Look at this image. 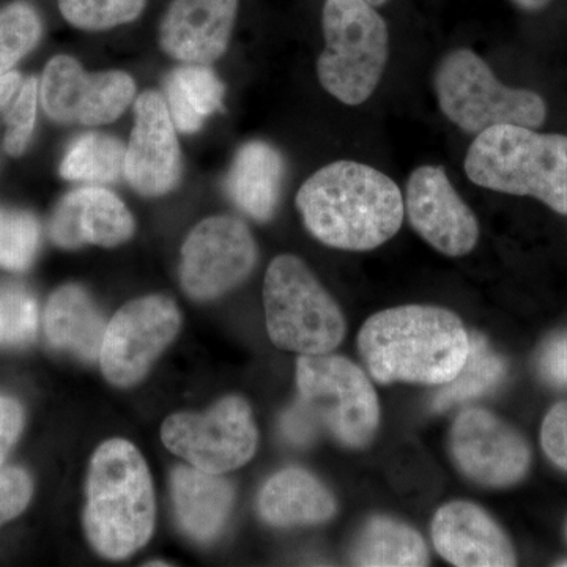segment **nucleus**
Listing matches in <instances>:
<instances>
[{"label":"nucleus","instance_id":"f03ea898","mask_svg":"<svg viewBox=\"0 0 567 567\" xmlns=\"http://www.w3.org/2000/svg\"><path fill=\"white\" fill-rule=\"evenodd\" d=\"M358 349L371 375L383 385H445L465 364L470 334L447 309L399 306L365 320Z\"/></svg>","mask_w":567,"mask_h":567},{"label":"nucleus","instance_id":"39448f33","mask_svg":"<svg viewBox=\"0 0 567 567\" xmlns=\"http://www.w3.org/2000/svg\"><path fill=\"white\" fill-rule=\"evenodd\" d=\"M470 181L492 192L532 196L567 215V136L518 125L480 133L465 156Z\"/></svg>","mask_w":567,"mask_h":567},{"label":"nucleus","instance_id":"f3484780","mask_svg":"<svg viewBox=\"0 0 567 567\" xmlns=\"http://www.w3.org/2000/svg\"><path fill=\"white\" fill-rule=\"evenodd\" d=\"M238 0H174L159 29L171 58L205 65L221 58L233 35Z\"/></svg>","mask_w":567,"mask_h":567},{"label":"nucleus","instance_id":"4c0bfd02","mask_svg":"<svg viewBox=\"0 0 567 567\" xmlns=\"http://www.w3.org/2000/svg\"><path fill=\"white\" fill-rule=\"evenodd\" d=\"M364 2L371 3L372 7H380L386 3L388 0H364Z\"/></svg>","mask_w":567,"mask_h":567},{"label":"nucleus","instance_id":"e433bc0d","mask_svg":"<svg viewBox=\"0 0 567 567\" xmlns=\"http://www.w3.org/2000/svg\"><path fill=\"white\" fill-rule=\"evenodd\" d=\"M518 9L527 11H539L546 9L550 0H513Z\"/></svg>","mask_w":567,"mask_h":567},{"label":"nucleus","instance_id":"f704fd0d","mask_svg":"<svg viewBox=\"0 0 567 567\" xmlns=\"http://www.w3.org/2000/svg\"><path fill=\"white\" fill-rule=\"evenodd\" d=\"M22 429V409L17 401L0 398V464L14 445Z\"/></svg>","mask_w":567,"mask_h":567},{"label":"nucleus","instance_id":"4be33fe9","mask_svg":"<svg viewBox=\"0 0 567 567\" xmlns=\"http://www.w3.org/2000/svg\"><path fill=\"white\" fill-rule=\"evenodd\" d=\"M106 327L91 295L81 286L69 284L52 293L44 328L55 349L76 354L84 361H95L102 352Z\"/></svg>","mask_w":567,"mask_h":567},{"label":"nucleus","instance_id":"a211bd4d","mask_svg":"<svg viewBox=\"0 0 567 567\" xmlns=\"http://www.w3.org/2000/svg\"><path fill=\"white\" fill-rule=\"evenodd\" d=\"M50 234L62 248L117 246L132 238L134 219L126 205L104 188L89 186L66 194L52 213Z\"/></svg>","mask_w":567,"mask_h":567},{"label":"nucleus","instance_id":"2eb2a0df","mask_svg":"<svg viewBox=\"0 0 567 567\" xmlns=\"http://www.w3.org/2000/svg\"><path fill=\"white\" fill-rule=\"evenodd\" d=\"M134 115L123 174L137 193L163 196L181 178V148L169 107L159 93L144 92Z\"/></svg>","mask_w":567,"mask_h":567},{"label":"nucleus","instance_id":"f8f14e48","mask_svg":"<svg viewBox=\"0 0 567 567\" xmlns=\"http://www.w3.org/2000/svg\"><path fill=\"white\" fill-rule=\"evenodd\" d=\"M136 85L122 71L85 73L69 55H55L41 80V103L54 122L106 125L132 102Z\"/></svg>","mask_w":567,"mask_h":567},{"label":"nucleus","instance_id":"c756f323","mask_svg":"<svg viewBox=\"0 0 567 567\" xmlns=\"http://www.w3.org/2000/svg\"><path fill=\"white\" fill-rule=\"evenodd\" d=\"M39 330V306L20 286L0 287V347L29 344Z\"/></svg>","mask_w":567,"mask_h":567},{"label":"nucleus","instance_id":"58836bf2","mask_svg":"<svg viewBox=\"0 0 567 567\" xmlns=\"http://www.w3.org/2000/svg\"><path fill=\"white\" fill-rule=\"evenodd\" d=\"M147 566H169V565H167V563H155V561H152V563H147Z\"/></svg>","mask_w":567,"mask_h":567},{"label":"nucleus","instance_id":"c85d7f7f","mask_svg":"<svg viewBox=\"0 0 567 567\" xmlns=\"http://www.w3.org/2000/svg\"><path fill=\"white\" fill-rule=\"evenodd\" d=\"M147 0H59L63 18L84 31H106L136 20Z\"/></svg>","mask_w":567,"mask_h":567},{"label":"nucleus","instance_id":"72a5a7b5","mask_svg":"<svg viewBox=\"0 0 567 567\" xmlns=\"http://www.w3.org/2000/svg\"><path fill=\"white\" fill-rule=\"evenodd\" d=\"M539 369L551 385L567 386V333L547 342L540 353Z\"/></svg>","mask_w":567,"mask_h":567},{"label":"nucleus","instance_id":"9b49d317","mask_svg":"<svg viewBox=\"0 0 567 567\" xmlns=\"http://www.w3.org/2000/svg\"><path fill=\"white\" fill-rule=\"evenodd\" d=\"M257 246L248 227L230 216L197 224L182 248L183 290L207 301L229 292L251 274Z\"/></svg>","mask_w":567,"mask_h":567},{"label":"nucleus","instance_id":"5701e85b","mask_svg":"<svg viewBox=\"0 0 567 567\" xmlns=\"http://www.w3.org/2000/svg\"><path fill=\"white\" fill-rule=\"evenodd\" d=\"M352 563L365 567L429 565L427 547L415 529L385 516H375L354 540Z\"/></svg>","mask_w":567,"mask_h":567},{"label":"nucleus","instance_id":"aec40b11","mask_svg":"<svg viewBox=\"0 0 567 567\" xmlns=\"http://www.w3.org/2000/svg\"><path fill=\"white\" fill-rule=\"evenodd\" d=\"M338 505L330 488L303 468H286L265 483L259 514L274 527L319 525L334 517Z\"/></svg>","mask_w":567,"mask_h":567},{"label":"nucleus","instance_id":"a878e982","mask_svg":"<svg viewBox=\"0 0 567 567\" xmlns=\"http://www.w3.org/2000/svg\"><path fill=\"white\" fill-rule=\"evenodd\" d=\"M125 169V148L121 141L103 133H87L71 144L61 164L66 181L103 185L121 178Z\"/></svg>","mask_w":567,"mask_h":567},{"label":"nucleus","instance_id":"9d476101","mask_svg":"<svg viewBox=\"0 0 567 567\" xmlns=\"http://www.w3.org/2000/svg\"><path fill=\"white\" fill-rule=\"evenodd\" d=\"M177 305L151 295L123 306L104 333L100 363L112 385H136L181 330Z\"/></svg>","mask_w":567,"mask_h":567},{"label":"nucleus","instance_id":"bb28decb","mask_svg":"<svg viewBox=\"0 0 567 567\" xmlns=\"http://www.w3.org/2000/svg\"><path fill=\"white\" fill-rule=\"evenodd\" d=\"M41 22L28 3H13L0 11V76L39 43Z\"/></svg>","mask_w":567,"mask_h":567},{"label":"nucleus","instance_id":"20e7f679","mask_svg":"<svg viewBox=\"0 0 567 567\" xmlns=\"http://www.w3.org/2000/svg\"><path fill=\"white\" fill-rule=\"evenodd\" d=\"M297 385L300 399L281 421L289 442L308 445L322 429L354 450L372 442L380 424L379 398L357 364L338 354H301Z\"/></svg>","mask_w":567,"mask_h":567},{"label":"nucleus","instance_id":"f257e3e1","mask_svg":"<svg viewBox=\"0 0 567 567\" xmlns=\"http://www.w3.org/2000/svg\"><path fill=\"white\" fill-rule=\"evenodd\" d=\"M297 208L317 240L344 251H371L394 237L404 221L401 189L375 167L336 162L308 178Z\"/></svg>","mask_w":567,"mask_h":567},{"label":"nucleus","instance_id":"4468645a","mask_svg":"<svg viewBox=\"0 0 567 567\" xmlns=\"http://www.w3.org/2000/svg\"><path fill=\"white\" fill-rule=\"evenodd\" d=\"M405 210L421 238L447 257L472 252L480 238L475 213L451 185L445 169L421 166L406 183Z\"/></svg>","mask_w":567,"mask_h":567},{"label":"nucleus","instance_id":"0eeeda50","mask_svg":"<svg viewBox=\"0 0 567 567\" xmlns=\"http://www.w3.org/2000/svg\"><path fill=\"white\" fill-rule=\"evenodd\" d=\"M265 319L271 342L300 354H327L341 344L346 320L338 303L308 265L284 254L268 267L264 282Z\"/></svg>","mask_w":567,"mask_h":567},{"label":"nucleus","instance_id":"ddd939ff","mask_svg":"<svg viewBox=\"0 0 567 567\" xmlns=\"http://www.w3.org/2000/svg\"><path fill=\"white\" fill-rule=\"evenodd\" d=\"M451 453L481 486L506 487L527 475L532 453L524 436L483 409L462 412L451 429Z\"/></svg>","mask_w":567,"mask_h":567},{"label":"nucleus","instance_id":"6ab92c4d","mask_svg":"<svg viewBox=\"0 0 567 567\" xmlns=\"http://www.w3.org/2000/svg\"><path fill=\"white\" fill-rule=\"evenodd\" d=\"M175 514L183 532L210 543L223 532L234 505L229 481L196 466H178L171 475Z\"/></svg>","mask_w":567,"mask_h":567},{"label":"nucleus","instance_id":"423d86ee","mask_svg":"<svg viewBox=\"0 0 567 567\" xmlns=\"http://www.w3.org/2000/svg\"><path fill=\"white\" fill-rule=\"evenodd\" d=\"M323 35L324 51L317 61L322 87L349 106L368 102L390 54L385 20L364 0H327Z\"/></svg>","mask_w":567,"mask_h":567},{"label":"nucleus","instance_id":"473e14b6","mask_svg":"<svg viewBox=\"0 0 567 567\" xmlns=\"http://www.w3.org/2000/svg\"><path fill=\"white\" fill-rule=\"evenodd\" d=\"M540 443L550 461L567 472V402H559L547 413Z\"/></svg>","mask_w":567,"mask_h":567},{"label":"nucleus","instance_id":"2f4dec72","mask_svg":"<svg viewBox=\"0 0 567 567\" xmlns=\"http://www.w3.org/2000/svg\"><path fill=\"white\" fill-rule=\"evenodd\" d=\"M32 481L20 468L0 470V525L20 516L31 502Z\"/></svg>","mask_w":567,"mask_h":567},{"label":"nucleus","instance_id":"b1692460","mask_svg":"<svg viewBox=\"0 0 567 567\" xmlns=\"http://www.w3.org/2000/svg\"><path fill=\"white\" fill-rule=\"evenodd\" d=\"M166 96L175 126L196 133L213 112L221 110L224 87L210 69L188 65L167 76Z\"/></svg>","mask_w":567,"mask_h":567},{"label":"nucleus","instance_id":"cd10ccee","mask_svg":"<svg viewBox=\"0 0 567 567\" xmlns=\"http://www.w3.org/2000/svg\"><path fill=\"white\" fill-rule=\"evenodd\" d=\"M40 227L25 212L0 208V267L22 271L39 249Z\"/></svg>","mask_w":567,"mask_h":567},{"label":"nucleus","instance_id":"7c9ffc66","mask_svg":"<svg viewBox=\"0 0 567 567\" xmlns=\"http://www.w3.org/2000/svg\"><path fill=\"white\" fill-rule=\"evenodd\" d=\"M37 99H39V82L35 78H28L22 82L20 93L3 118L7 123L3 147L10 155H21L31 141L33 126H35Z\"/></svg>","mask_w":567,"mask_h":567},{"label":"nucleus","instance_id":"412c9836","mask_svg":"<svg viewBox=\"0 0 567 567\" xmlns=\"http://www.w3.org/2000/svg\"><path fill=\"white\" fill-rule=\"evenodd\" d=\"M282 175V156L274 145L248 142L238 151L227 174V196L256 221H268L278 205Z\"/></svg>","mask_w":567,"mask_h":567},{"label":"nucleus","instance_id":"1a4fd4ad","mask_svg":"<svg viewBox=\"0 0 567 567\" xmlns=\"http://www.w3.org/2000/svg\"><path fill=\"white\" fill-rule=\"evenodd\" d=\"M162 439L171 453L189 465L221 475L251 461L259 434L248 402L240 395H227L207 413L167 417Z\"/></svg>","mask_w":567,"mask_h":567},{"label":"nucleus","instance_id":"6e6552de","mask_svg":"<svg viewBox=\"0 0 567 567\" xmlns=\"http://www.w3.org/2000/svg\"><path fill=\"white\" fill-rule=\"evenodd\" d=\"M434 87L440 110L466 133L480 134L498 125L535 130L547 118L543 96L502 84L484 59L465 48L442 59Z\"/></svg>","mask_w":567,"mask_h":567},{"label":"nucleus","instance_id":"c9c22d12","mask_svg":"<svg viewBox=\"0 0 567 567\" xmlns=\"http://www.w3.org/2000/svg\"><path fill=\"white\" fill-rule=\"evenodd\" d=\"M22 78L17 71H9V73L0 76V121L6 118L11 103L17 99L22 87Z\"/></svg>","mask_w":567,"mask_h":567},{"label":"nucleus","instance_id":"dca6fc26","mask_svg":"<svg viewBox=\"0 0 567 567\" xmlns=\"http://www.w3.org/2000/svg\"><path fill=\"white\" fill-rule=\"evenodd\" d=\"M436 551L458 567L516 566V554L486 511L468 502L440 507L432 520Z\"/></svg>","mask_w":567,"mask_h":567},{"label":"nucleus","instance_id":"393cba45","mask_svg":"<svg viewBox=\"0 0 567 567\" xmlns=\"http://www.w3.org/2000/svg\"><path fill=\"white\" fill-rule=\"evenodd\" d=\"M505 358L492 349L483 334H470V352L461 372L436 393L432 409L446 412L453 405L472 401L494 390L505 379Z\"/></svg>","mask_w":567,"mask_h":567},{"label":"nucleus","instance_id":"7ed1b4c3","mask_svg":"<svg viewBox=\"0 0 567 567\" xmlns=\"http://www.w3.org/2000/svg\"><path fill=\"white\" fill-rule=\"evenodd\" d=\"M85 494V535L104 558H128L151 540L155 492L147 462L133 443L114 439L95 451Z\"/></svg>","mask_w":567,"mask_h":567}]
</instances>
